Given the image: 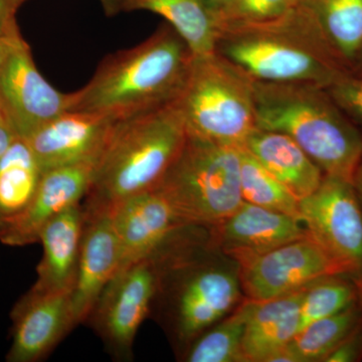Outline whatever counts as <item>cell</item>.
Returning <instances> with one entry per match:
<instances>
[{
  "label": "cell",
  "instance_id": "obj_1",
  "mask_svg": "<svg viewBox=\"0 0 362 362\" xmlns=\"http://www.w3.org/2000/svg\"><path fill=\"white\" fill-rule=\"evenodd\" d=\"M194 54L168 23L141 44L109 54L71 93V111L118 121L173 104L187 84Z\"/></svg>",
  "mask_w": 362,
  "mask_h": 362
},
{
  "label": "cell",
  "instance_id": "obj_2",
  "mask_svg": "<svg viewBox=\"0 0 362 362\" xmlns=\"http://www.w3.org/2000/svg\"><path fill=\"white\" fill-rule=\"evenodd\" d=\"M214 52L259 82L328 88L351 74L318 26L294 6L272 20L221 28Z\"/></svg>",
  "mask_w": 362,
  "mask_h": 362
},
{
  "label": "cell",
  "instance_id": "obj_3",
  "mask_svg": "<svg viewBox=\"0 0 362 362\" xmlns=\"http://www.w3.org/2000/svg\"><path fill=\"white\" fill-rule=\"evenodd\" d=\"M187 138L175 102L116 121L83 199L85 216L111 214L126 199L156 189Z\"/></svg>",
  "mask_w": 362,
  "mask_h": 362
},
{
  "label": "cell",
  "instance_id": "obj_4",
  "mask_svg": "<svg viewBox=\"0 0 362 362\" xmlns=\"http://www.w3.org/2000/svg\"><path fill=\"white\" fill-rule=\"evenodd\" d=\"M257 128L289 136L324 175L351 181L362 158V134L327 88L255 81Z\"/></svg>",
  "mask_w": 362,
  "mask_h": 362
},
{
  "label": "cell",
  "instance_id": "obj_5",
  "mask_svg": "<svg viewBox=\"0 0 362 362\" xmlns=\"http://www.w3.org/2000/svg\"><path fill=\"white\" fill-rule=\"evenodd\" d=\"M197 228L185 226L153 255L159 269L154 302H162L166 324L185 349L230 313L242 294L239 269L233 271L199 256Z\"/></svg>",
  "mask_w": 362,
  "mask_h": 362
},
{
  "label": "cell",
  "instance_id": "obj_6",
  "mask_svg": "<svg viewBox=\"0 0 362 362\" xmlns=\"http://www.w3.org/2000/svg\"><path fill=\"white\" fill-rule=\"evenodd\" d=\"M176 106L187 134L243 148L257 128L255 80L218 52L195 57Z\"/></svg>",
  "mask_w": 362,
  "mask_h": 362
},
{
  "label": "cell",
  "instance_id": "obj_7",
  "mask_svg": "<svg viewBox=\"0 0 362 362\" xmlns=\"http://www.w3.org/2000/svg\"><path fill=\"white\" fill-rule=\"evenodd\" d=\"M240 148L187 134L157 189L187 225L211 228L242 206Z\"/></svg>",
  "mask_w": 362,
  "mask_h": 362
},
{
  "label": "cell",
  "instance_id": "obj_8",
  "mask_svg": "<svg viewBox=\"0 0 362 362\" xmlns=\"http://www.w3.org/2000/svg\"><path fill=\"white\" fill-rule=\"evenodd\" d=\"M300 218L307 233L342 274L362 272V207L351 181L324 175L322 182L299 202Z\"/></svg>",
  "mask_w": 362,
  "mask_h": 362
},
{
  "label": "cell",
  "instance_id": "obj_9",
  "mask_svg": "<svg viewBox=\"0 0 362 362\" xmlns=\"http://www.w3.org/2000/svg\"><path fill=\"white\" fill-rule=\"evenodd\" d=\"M159 269L153 256L119 272L88 319L116 358L132 357L140 326L152 311Z\"/></svg>",
  "mask_w": 362,
  "mask_h": 362
},
{
  "label": "cell",
  "instance_id": "obj_10",
  "mask_svg": "<svg viewBox=\"0 0 362 362\" xmlns=\"http://www.w3.org/2000/svg\"><path fill=\"white\" fill-rule=\"evenodd\" d=\"M238 269L242 291L247 299L256 302L301 291L328 276H344L309 235L256 257Z\"/></svg>",
  "mask_w": 362,
  "mask_h": 362
},
{
  "label": "cell",
  "instance_id": "obj_11",
  "mask_svg": "<svg viewBox=\"0 0 362 362\" xmlns=\"http://www.w3.org/2000/svg\"><path fill=\"white\" fill-rule=\"evenodd\" d=\"M71 93L59 92L42 77L25 40L0 71V103L7 123L23 139L71 111Z\"/></svg>",
  "mask_w": 362,
  "mask_h": 362
},
{
  "label": "cell",
  "instance_id": "obj_12",
  "mask_svg": "<svg viewBox=\"0 0 362 362\" xmlns=\"http://www.w3.org/2000/svg\"><path fill=\"white\" fill-rule=\"evenodd\" d=\"M100 156L42 173L28 206L20 213L2 218L0 242L9 247L39 242L42 228L49 221L84 199Z\"/></svg>",
  "mask_w": 362,
  "mask_h": 362
},
{
  "label": "cell",
  "instance_id": "obj_13",
  "mask_svg": "<svg viewBox=\"0 0 362 362\" xmlns=\"http://www.w3.org/2000/svg\"><path fill=\"white\" fill-rule=\"evenodd\" d=\"M71 292L28 291L18 300L11 311L13 331L6 361H42L76 327Z\"/></svg>",
  "mask_w": 362,
  "mask_h": 362
},
{
  "label": "cell",
  "instance_id": "obj_14",
  "mask_svg": "<svg viewBox=\"0 0 362 362\" xmlns=\"http://www.w3.org/2000/svg\"><path fill=\"white\" fill-rule=\"evenodd\" d=\"M111 216L120 247L118 273L156 254L187 226L157 188L121 202Z\"/></svg>",
  "mask_w": 362,
  "mask_h": 362
},
{
  "label": "cell",
  "instance_id": "obj_15",
  "mask_svg": "<svg viewBox=\"0 0 362 362\" xmlns=\"http://www.w3.org/2000/svg\"><path fill=\"white\" fill-rule=\"evenodd\" d=\"M115 122L101 114L68 111L25 140L45 173L101 156Z\"/></svg>",
  "mask_w": 362,
  "mask_h": 362
},
{
  "label": "cell",
  "instance_id": "obj_16",
  "mask_svg": "<svg viewBox=\"0 0 362 362\" xmlns=\"http://www.w3.org/2000/svg\"><path fill=\"white\" fill-rule=\"evenodd\" d=\"M211 230L214 244L238 267L308 235L303 223L298 218L245 202Z\"/></svg>",
  "mask_w": 362,
  "mask_h": 362
},
{
  "label": "cell",
  "instance_id": "obj_17",
  "mask_svg": "<svg viewBox=\"0 0 362 362\" xmlns=\"http://www.w3.org/2000/svg\"><path fill=\"white\" fill-rule=\"evenodd\" d=\"M120 267V247L111 214L85 216L77 275L71 292L75 325L87 322Z\"/></svg>",
  "mask_w": 362,
  "mask_h": 362
},
{
  "label": "cell",
  "instance_id": "obj_18",
  "mask_svg": "<svg viewBox=\"0 0 362 362\" xmlns=\"http://www.w3.org/2000/svg\"><path fill=\"white\" fill-rule=\"evenodd\" d=\"M84 226L85 214L81 202L69 207L42 228L39 240L42 257L30 292L71 290L77 275Z\"/></svg>",
  "mask_w": 362,
  "mask_h": 362
},
{
  "label": "cell",
  "instance_id": "obj_19",
  "mask_svg": "<svg viewBox=\"0 0 362 362\" xmlns=\"http://www.w3.org/2000/svg\"><path fill=\"white\" fill-rule=\"evenodd\" d=\"M243 148L299 202L313 194L325 175L311 157L284 133L256 128Z\"/></svg>",
  "mask_w": 362,
  "mask_h": 362
},
{
  "label": "cell",
  "instance_id": "obj_20",
  "mask_svg": "<svg viewBox=\"0 0 362 362\" xmlns=\"http://www.w3.org/2000/svg\"><path fill=\"white\" fill-rule=\"evenodd\" d=\"M303 290L265 301H254L243 337L245 362H269L272 356L289 346L299 332Z\"/></svg>",
  "mask_w": 362,
  "mask_h": 362
},
{
  "label": "cell",
  "instance_id": "obj_21",
  "mask_svg": "<svg viewBox=\"0 0 362 362\" xmlns=\"http://www.w3.org/2000/svg\"><path fill=\"white\" fill-rule=\"evenodd\" d=\"M337 52L350 73L362 62V0H292Z\"/></svg>",
  "mask_w": 362,
  "mask_h": 362
},
{
  "label": "cell",
  "instance_id": "obj_22",
  "mask_svg": "<svg viewBox=\"0 0 362 362\" xmlns=\"http://www.w3.org/2000/svg\"><path fill=\"white\" fill-rule=\"evenodd\" d=\"M135 11L162 16L195 57L214 52L218 28L214 13L204 0H122L119 13Z\"/></svg>",
  "mask_w": 362,
  "mask_h": 362
},
{
  "label": "cell",
  "instance_id": "obj_23",
  "mask_svg": "<svg viewBox=\"0 0 362 362\" xmlns=\"http://www.w3.org/2000/svg\"><path fill=\"white\" fill-rule=\"evenodd\" d=\"M42 175L28 143L16 138L0 159V218L13 216L28 206Z\"/></svg>",
  "mask_w": 362,
  "mask_h": 362
},
{
  "label": "cell",
  "instance_id": "obj_24",
  "mask_svg": "<svg viewBox=\"0 0 362 362\" xmlns=\"http://www.w3.org/2000/svg\"><path fill=\"white\" fill-rule=\"evenodd\" d=\"M254 301L247 299L185 349L187 362H245L242 343Z\"/></svg>",
  "mask_w": 362,
  "mask_h": 362
},
{
  "label": "cell",
  "instance_id": "obj_25",
  "mask_svg": "<svg viewBox=\"0 0 362 362\" xmlns=\"http://www.w3.org/2000/svg\"><path fill=\"white\" fill-rule=\"evenodd\" d=\"M362 321L357 302L334 315L309 324L289 344L296 362L325 361Z\"/></svg>",
  "mask_w": 362,
  "mask_h": 362
},
{
  "label": "cell",
  "instance_id": "obj_26",
  "mask_svg": "<svg viewBox=\"0 0 362 362\" xmlns=\"http://www.w3.org/2000/svg\"><path fill=\"white\" fill-rule=\"evenodd\" d=\"M240 175L243 201L301 221L299 201L244 148H240Z\"/></svg>",
  "mask_w": 362,
  "mask_h": 362
},
{
  "label": "cell",
  "instance_id": "obj_27",
  "mask_svg": "<svg viewBox=\"0 0 362 362\" xmlns=\"http://www.w3.org/2000/svg\"><path fill=\"white\" fill-rule=\"evenodd\" d=\"M356 302V286L351 278L334 275L319 279L302 293L299 331L317 320L344 310Z\"/></svg>",
  "mask_w": 362,
  "mask_h": 362
},
{
  "label": "cell",
  "instance_id": "obj_28",
  "mask_svg": "<svg viewBox=\"0 0 362 362\" xmlns=\"http://www.w3.org/2000/svg\"><path fill=\"white\" fill-rule=\"evenodd\" d=\"M291 4L292 0H228L214 14L220 30L223 26L259 23L278 18Z\"/></svg>",
  "mask_w": 362,
  "mask_h": 362
},
{
  "label": "cell",
  "instance_id": "obj_29",
  "mask_svg": "<svg viewBox=\"0 0 362 362\" xmlns=\"http://www.w3.org/2000/svg\"><path fill=\"white\" fill-rule=\"evenodd\" d=\"M327 90L362 134V78L347 74Z\"/></svg>",
  "mask_w": 362,
  "mask_h": 362
},
{
  "label": "cell",
  "instance_id": "obj_30",
  "mask_svg": "<svg viewBox=\"0 0 362 362\" xmlns=\"http://www.w3.org/2000/svg\"><path fill=\"white\" fill-rule=\"evenodd\" d=\"M362 359V321L324 362H356Z\"/></svg>",
  "mask_w": 362,
  "mask_h": 362
},
{
  "label": "cell",
  "instance_id": "obj_31",
  "mask_svg": "<svg viewBox=\"0 0 362 362\" xmlns=\"http://www.w3.org/2000/svg\"><path fill=\"white\" fill-rule=\"evenodd\" d=\"M21 4V0H0V37H21L16 23V13Z\"/></svg>",
  "mask_w": 362,
  "mask_h": 362
},
{
  "label": "cell",
  "instance_id": "obj_32",
  "mask_svg": "<svg viewBox=\"0 0 362 362\" xmlns=\"http://www.w3.org/2000/svg\"><path fill=\"white\" fill-rule=\"evenodd\" d=\"M18 136L7 122H0V159Z\"/></svg>",
  "mask_w": 362,
  "mask_h": 362
},
{
  "label": "cell",
  "instance_id": "obj_33",
  "mask_svg": "<svg viewBox=\"0 0 362 362\" xmlns=\"http://www.w3.org/2000/svg\"><path fill=\"white\" fill-rule=\"evenodd\" d=\"M25 42L23 37L18 39H6V37H0V71L4 68V64L6 63L11 52L14 51L18 45Z\"/></svg>",
  "mask_w": 362,
  "mask_h": 362
},
{
  "label": "cell",
  "instance_id": "obj_34",
  "mask_svg": "<svg viewBox=\"0 0 362 362\" xmlns=\"http://www.w3.org/2000/svg\"><path fill=\"white\" fill-rule=\"evenodd\" d=\"M352 185H354L357 199H358L359 204L362 207V158L358 166H357L354 177H352Z\"/></svg>",
  "mask_w": 362,
  "mask_h": 362
},
{
  "label": "cell",
  "instance_id": "obj_35",
  "mask_svg": "<svg viewBox=\"0 0 362 362\" xmlns=\"http://www.w3.org/2000/svg\"><path fill=\"white\" fill-rule=\"evenodd\" d=\"M107 16H115L119 13L122 0H100Z\"/></svg>",
  "mask_w": 362,
  "mask_h": 362
},
{
  "label": "cell",
  "instance_id": "obj_36",
  "mask_svg": "<svg viewBox=\"0 0 362 362\" xmlns=\"http://www.w3.org/2000/svg\"><path fill=\"white\" fill-rule=\"evenodd\" d=\"M351 279L356 286V302L362 313V272Z\"/></svg>",
  "mask_w": 362,
  "mask_h": 362
},
{
  "label": "cell",
  "instance_id": "obj_37",
  "mask_svg": "<svg viewBox=\"0 0 362 362\" xmlns=\"http://www.w3.org/2000/svg\"><path fill=\"white\" fill-rule=\"evenodd\" d=\"M207 6H209V8L211 9L213 13H216L218 11L221 7H223L226 4L228 0H204Z\"/></svg>",
  "mask_w": 362,
  "mask_h": 362
},
{
  "label": "cell",
  "instance_id": "obj_38",
  "mask_svg": "<svg viewBox=\"0 0 362 362\" xmlns=\"http://www.w3.org/2000/svg\"><path fill=\"white\" fill-rule=\"evenodd\" d=\"M0 122H7L6 114L2 109L1 103H0Z\"/></svg>",
  "mask_w": 362,
  "mask_h": 362
},
{
  "label": "cell",
  "instance_id": "obj_39",
  "mask_svg": "<svg viewBox=\"0 0 362 362\" xmlns=\"http://www.w3.org/2000/svg\"><path fill=\"white\" fill-rule=\"evenodd\" d=\"M362 75V62L361 64V66H359L358 71H357V73L356 74V76H361Z\"/></svg>",
  "mask_w": 362,
  "mask_h": 362
},
{
  "label": "cell",
  "instance_id": "obj_40",
  "mask_svg": "<svg viewBox=\"0 0 362 362\" xmlns=\"http://www.w3.org/2000/svg\"><path fill=\"white\" fill-rule=\"evenodd\" d=\"M1 226H2V218H0V230H1Z\"/></svg>",
  "mask_w": 362,
  "mask_h": 362
},
{
  "label": "cell",
  "instance_id": "obj_41",
  "mask_svg": "<svg viewBox=\"0 0 362 362\" xmlns=\"http://www.w3.org/2000/svg\"><path fill=\"white\" fill-rule=\"evenodd\" d=\"M25 0H21V4H23V2H25Z\"/></svg>",
  "mask_w": 362,
  "mask_h": 362
},
{
  "label": "cell",
  "instance_id": "obj_42",
  "mask_svg": "<svg viewBox=\"0 0 362 362\" xmlns=\"http://www.w3.org/2000/svg\"><path fill=\"white\" fill-rule=\"evenodd\" d=\"M357 77H361V78H362V75H361V76H357Z\"/></svg>",
  "mask_w": 362,
  "mask_h": 362
}]
</instances>
